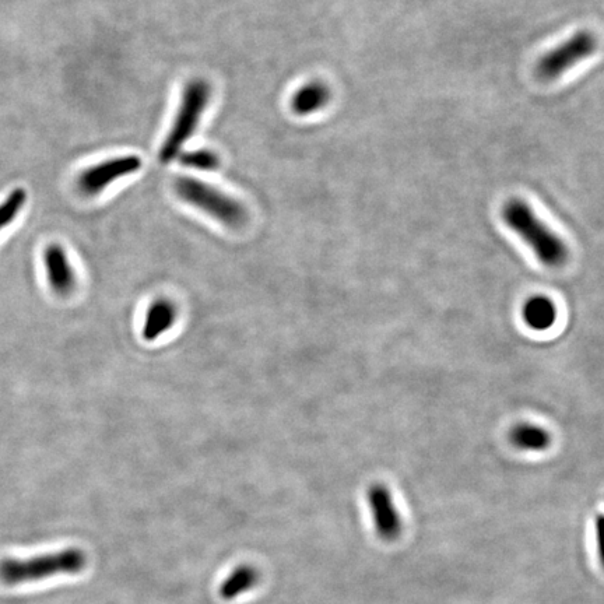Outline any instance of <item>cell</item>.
Wrapping results in <instances>:
<instances>
[{
  "instance_id": "cell-1",
  "label": "cell",
  "mask_w": 604,
  "mask_h": 604,
  "mask_svg": "<svg viewBox=\"0 0 604 604\" xmlns=\"http://www.w3.org/2000/svg\"><path fill=\"white\" fill-rule=\"evenodd\" d=\"M502 219L521 240L528 244L533 254L544 266L558 268L567 262V244L553 230H550L536 216L532 207L522 199L508 200L507 205L502 207Z\"/></svg>"
},
{
  "instance_id": "cell-2",
  "label": "cell",
  "mask_w": 604,
  "mask_h": 604,
  "mask_svg": "<svg viewBox=\"0 0 604 604\" xmlns=\"http://www.w3.org/2000/svg\"><path fill=\"white\" fill-rule=\"evenodd\" d=\"M86 564V553L76 547L26 560L5 558L0 561V581L6 585H20L55 575H76L84 570Z\"/></svg>"
},
{
  "instance_id": "cell-3",
  "label": "cell",
  "mask_w": 604,
  "mask_h": 604,
  "mask_svg": "<svg viewBox=\"0 0 604 604\" xmlns=\"http://www.w3.org/2000/svg\"><path fill=\"white\" fill-rule=\"evenodd\" d=\"M209 100L210 86L205 80H192L191 83L186 84L177 118L161 146V163H171L174 158L178 157L182 146L192 138L198 128L200 118H202Z\"/></svg>"
},
{
  "instance_id": "cell-4",
  "label": "cell",
  "mask_w": 604,
  "mask_h": 604,
  "mask_svg": "<svg viewBox=\"0 0 604 604\" xmlns=\"http://www.w3.org/2000/svg\"><path fill=\"white\" fill-rule=\"evenodd\" d=\"M174 188L184 202L202 210L228 227H241L247 220V210L238 200L224 195L219 189L213 188L205 182L181 177L175 179Z\"/></svg>"
},
{
  "instance_id": "cell-5",
  "label": "cell",
  "mask_w": 604,
  "mask_h": 604,
  "mask_svg": "<svg viewBox=\"0 0 604 604\" xmlns=\"http://www.w3.org/2000/svg\"><path fill=\"white\" fill-rule=\"evenodd\" d=\"M598 47L599 41L595 34L588 30L578 31L563 44L543 55V58L537 62L536 75L546 82L556 80L574 68L577 63L595 54Z\"/></svg>"
},
{
  "instance_id": "cell-6",
  "label": "cell",
  "mask_w": 604,
  "mask_h": 604,
  "mask_svg": "<svg viewBox=\"0 0 604 604\" xmlns=\"http://www.w3.org/2000/svg\"><path fill=\"white\" fill-rule=\"evenodd\" d=\"M140 168H142V160L138 156L112 158L84 170L77 178V188L84 196H97L112 182L128 177Z\"/></svg>"
},
{
  "instance_id": "cell-7",
  "label": "cell",
  "mask_w": 604,
  "mask_h": 604,
  "mask_svg": "<svg viewBox=\"0 0 604 604\" xmlns=\"http://www.w3.org/2000/svg\"><path fill=\"white\" fill-rule=\"evenodd\" d=\"M368 507L378 536L385 542H393L402 533V518L391 491L384 484H372L367 491Z\"/></svg>"
},
{
  "instance_id": "cell-8",
  "label": "cell",
  "mask_w": 604,
  "mask_h": 604,
  "mask_svg": "<svg viewBox=\"0 0 604 604\" xmlns=\"http://www.w3.org/2000/svg\"><path fill=\"white\" fill-rule=\"evenodd\" d=\"M45 275L47 282L58 296H68L76 287V273L65 249L59 244H51L45 248L44 255Z\"/></svg>"
},
{
  "instance_id": "cell-9",
  "label": "cell",
  "mask_w": 604,
  "mask_h": 604,
  "mask_svg": "<svg viewBox=\"0 0 604 604\" xmlns=\"http://www.w3.org/2000/svg\"><path fill=\"white\" fill-rule=\"evenodd\" d=\"M177 321V307L167 298H158L147 311L142 336L146 342H154L172 328Z\"/></svg>"
},
{
  "instance_id": "cell-10",
  "label": "cell",
  "mask_w": 604,
  "mask_h": 604,
  "mask_svg": "<svg viewBox=\"0 0 604 604\" xmlns=\"http://www.w3.org/2000/svg\"><path fill=\"white\" fill-rule=\"evenodd\" d=\"M522 318L530 329L537 332L549 330L557 321L556 304L546 296L530 297L523 304Z\"/></svg>"
},
{
  "instance_id": "cell-11",
  "label": "cell",
  "mask_w": 604,
  "mask_h": 604,
  "mask_svg": "<svg viewBox=\"0 0 604 604\" xmlns=\"http://www.w3.org/2000/svg\"><path fill=\"white\" fill-rule=\"evenodd\" d=\"M329 101V87L321 82H312L298 89L291 98V108H293L294 114L308 117L325 108Z\"/></svg>"
},
{
  "instance_id": "cell-12",
  "label": "cell",
  "mask_w": 604,
  "mask_h": 604,
  "mask_svg": "<svg viewBox=\"0 0 604 604\" xmlns=\"http://www.w3.org/2000/svg\"><path fill=\"white\" fill-rule=\"evenodd\" d=\"M512 447L519 451L542 452L551 444V434L546 428L536 424L519 423L508 434Z\"/></svg>"
},
{
  "instance_id": "cell-13",
  "label": "cell",
  "mask_w": 604,
  "mask_h": 604,
  "mask_svg": "<svg viewBox=\"0 0 604 604\" xmlns=\"http://www.w3.org/2000/svg\"><path fill=\"white\" fill-rule=\"evenodd\" d=\"M259 581V572L252 565H240L235 568L226 581L220 585V598L224 600L237 599L245 592L251 591Z\"/></svg>"
},
{
  "instance_id": "cell-14",
  "label": "cell",
  "mask_w": 604,
  "mask_h": 604,
  "mask_svg": "<svg viewBox=\"0 0 604 604\" xmlns=\"http://www.w3.org/2000/svg\"><path fill=\"white\" fill-rule=\"evenodd\" d=\"M26 202L27 192L23 188H17L0 203V233L17 219Z\"/></svg>"
},
{
  "instance_id": "cell-15",
  "label": "cell",
  "mask_w": 604,
  "mask_h": 604,
  "mask_svg": "<svg viewBox=\"0 0 604 604\" xmlns=\"http://www.w3.org/2000/svg\"><path fill=\"white\" fill-rule=\"evenodd\" d=\"M181 163L193 170L216 171L219 168L220 160L213 151L196 150L182 154Z\"/></svg>"
},
{
  "instance_id": "cell-16",
  "label": "cell",
  "mask_w": 604,
  "mask_h": 604,
  "mask_svg": "<svg viewBox=\"0 0 604 604\" xmlns=\"http://www.w3.org/2000/svg\"><path fill=\"white\" fill-rule=\"evenodd\" d=\"M596 542H598L600 563L604 568V515H599L596 518Z\"/></svg>"
}]
</instances>
